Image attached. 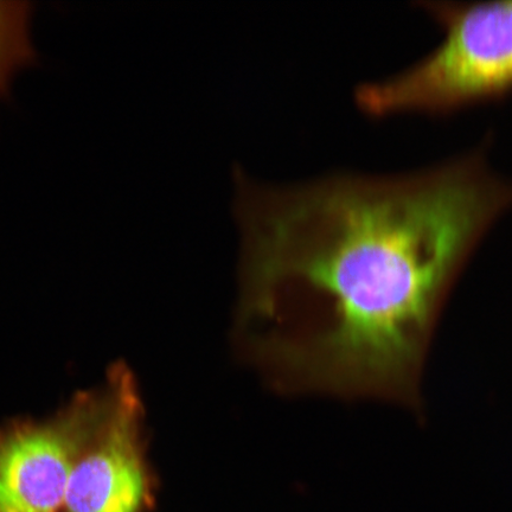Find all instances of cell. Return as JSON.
<instances>
[{
  "mask_svg": "<svg viewBox=\"0 0 512 512\" xmlns=\"http://www.w3.org/2000/svg\"><path fill=\"white\" fill-rule=\"evenodd\" d=\"M107 406L108 390L83 395L53 420L0 431V512H63L73 467Z\"/></svg>",
  "mask_w": 512,
  "mask_h": 512,
  "instance_id": "3",
  "label": "cell"
},
{
  "mask_svg": "<svg viewBox=\"0 0 512 512\" xmlns=\"http://www.w3.org/2000/svg\"><path fill=\"white\" fill-rule=\"evenodd\" d=\"M238 184L256 285L297 278L329 294L325 363L350 383L415 399L448 287L512 208V183L476 151L413 174Z\"/></svg>",
  "mask_w": 512,
  "mask_h": 512,
  "instance_id": "1",
  "label": "cell"
},
{
  "mask_svg": "<svg viewBox=\"0 0 512 512\" xmlns=\"http://www.w3.org/2000/svg\"><path fill=\"white\" fill-rule=\"evenodd\" d=\"M35 4L0 0V100L8 98L16 76L38 60L31 36Z\"/></svg>",
  "mask_w": 512,
  "mask_h": 512,
  "instance_id": "5",
  "label": "cell"
},
{
  "mask_svg": "<svg viewBox=\"0 0 512 512\" xmlns=\"http://www.w3.org/2000/svg\"><path fill=\"white\" fill-rule=\"evenodd\" d=\"M444 31L431 54L357 89L364 113L441 115L512 94V0L419 2Z\"/></svg>",
  "mask_w": 512,
  "mask_h": 512,
  "instance_id": "2",
  "label": "cell"
},
{
  "mask_svg": "<svg viewBox=\"0 0 512 512\" xmlns=\"http://www.w3.org/2000/svg\"><path fill=\"white\" fill-rule=\"evenodd\" d=\"M152 503L138 396L131 376L117 370L105 416L73 467L63 512H149Z\"/></svg>",
  "mask_w": 512,
  "mask_h": 512,
  "instance_id": "4",
  "label": "cell"
}]
</instances>
